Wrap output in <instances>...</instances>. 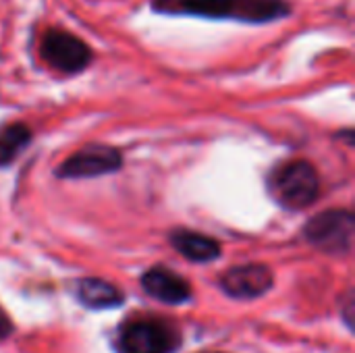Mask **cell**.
<instances>
[{"instance_id":"8992f818","label":"cell","mask_w":355,"mask_h":353,"mask_svg":"<svg viewBox=\"0 0 355 353\" xmlns=\"http://www.w3.org/2000/svg\"><path fill=\"white\" fill-rule=\"evenodd\" d=\"M123 164V156L119 150L102 144H92L69 156L60 169L58 177L60 179H94L102 177L108 173H116Z\"/></svg>"},{"instance_id":"5b68a950","label":"cell","mask_w":355,"mask_h":353,"mask_svg":"<svg viewBox=\"0 0 355 353\" xmlns=\"http://www.w3.org/2000/svg\"><path fill=\"white\" fill-rule=\"evenodd\" d=\"M40 56L44 58L46 64L67 75L81 73L92 62L89 46L81 37L58 27H52L42 35Z\"/></svg>"},{"instance_id":"ba28073f","label":"cell","mask_w":355,"mask_h":353,"mask_svg":"<svg viewBox=\"0 0 355 353\" xmlns=\"http://www.w3.org/2000/svg\"><path fill=\"white\" fill-rule=\"evenodd\" d=\"M141 287L150 298H154L162 304L179 306L191 298L189 283L185 279H181L179 275L162 268V266H156V268H150L148 273H144Z\"/></svg>"},{"instance_id":"9c48e42d","label":"cell","mask_w":355,"mask_h":353,"mask_svg":"<svg viewBox=\"0 0 355 353\" xmlns=\"http://www.w3.org/2000/svg\"><path fill=\"white\" fill-rule=\"evenodd\" d=\"M171 243L183 258L191 262H212L220 256L218 241L196 231H185V229L173 231Z\"/></svg>"},{"instance_id":"7c38bea8","label":"cell","mask_w":355,"mask_h":353,"mask_svg":"<svg viewBox=\"0 0 355 353\" xmlns=\"http://www.w3.org/2000/svg\"><path fill=\"white\" fill-rule=\"evenodd\" d=\"M10 331H12V325H10V320H8V316L2 312V308H0V341H4L8 335H10Z\"/></svg>"},{"instance_id":"30bf717a","label":"cell","mask_w":355,"mask_h":353,"mask_svg":"<svg viewBox=\"0 0 355 353\" xmlns=\"http://www.w3.org/2000/svg\"><path fill=\"white\" fill-rule=\"evenodd\" d=\"M77 300L92 310H110L123 304L125 295L112 283L102 279H81L75 283Z\"/></svg>"},{"instance_id":"6da1fadb","label":"cell","mask_w":355,"mask_h":353,"mask_svg":"<svg viewBox=\"0 0 355 353\" xmlns=\"http://www.w3.org/2000/svg\"><path fill=\"white\" fill-rule=\"evenodd\" d=\"M154 12L202 19H231L241 23H270L291 12L285 0H152Z\"/></svg>"},{"instance_id":"52a82bcc","label":"cell","mask_w":355,"mask_h":353,"mask_svg":"<svg viewBox=\"0 0 355 353\" xmlns=\"http://www.w3.org/2000/svg\"><path fill=\"white\" fill-rule=\"evenodd\" d=\"M272 270L264 264L233 266L220 279V287L229 298L235 300H256L262 298L272 287Z\"/></svg>"},{"instance_id":"7a4b0ae2","label":"cell","mask_w":355,"mask_h":353,"mask_svg":"<svg viewBox=\"0 0 355 353\" xmlns=\"http://www.w3.org/2000/svg\"><path fill=\"white\" fill-rule=\"evenodd\" d=\"M181 345V333L175 325L154 316H133L119 327V353H175Z\"/></svg>"},{"instance_id":"3957f363","label":"cell","mask_w":355,"mask_h":353,"mask_svg":"<svg viewBox=\"0 0 355 353\" xmlns=\"http://www.w3.org/2000/svg\"><path fill=\"white\" fill-rule=\"evenodd\" d=\"M270 191L285 208L302 210L316 202L320 193V179L310 162L293 160L270 175Z\"/></svg>"},{"instance_id":"8fae6325","label":"cell","mask_w":355,"mask_h":353,"mask_svg":"<svg viewBox=\"0 0 355 353\" xmlns=\"http://www.w3.org/2000/svg\"><path fill=\"white\" fill-rule=\"evenodd\" d=\"M31 131L25 123H8L0 127V166L12 164L29 146Z\"/></svg>"},{"instance_id":"277c9868","label":"cell","mask_w":355,"mask_h":353,"mask_svg":"<svg viewBox=\"0 0 355 353\" xmlns=\"http://www.w3.org/2000/svg\"><path fill=\"white\" fill-rule=\"evenodd\" d=\"M355 218L349 210H329L304 227V237L327 254H347L354 248Z\"/></svg>"}]
</instances>
